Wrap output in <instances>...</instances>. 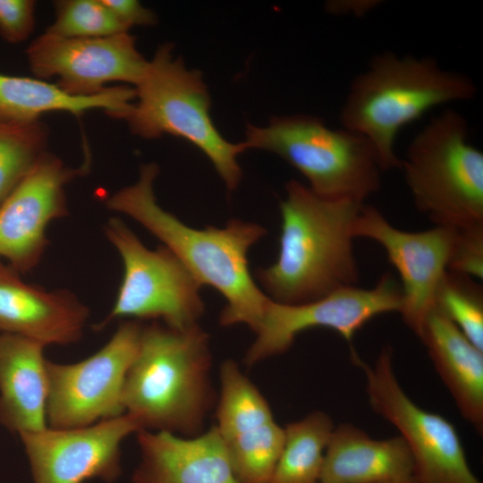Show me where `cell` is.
Returning <instances> with one entry per match:
<instances>
[{
    "mask_svg": "<svg viewBox=\"0 0 483 483\" xmlns=\"http://www.w3.org/2000/svg\"><path fill=\"white\" fill-rule=\"evenodd\" d=\"M242 142L245 151L283 158L324 198L365 203L381 188L383 170L371 143L351 130L331 129L318 117L277 116L262 127L248 124Z\"/></svg>",
    "mask_w": 483,
    "mask_h": 483,
    "instance_id": "obj_7",
    "label": "cell"
},
{
    "mask_svg": "<svg viewBox=\"0 0 483 483\" xmlns=\"http://www.w3.org/2000/svg\"><path fill=\"white\" fill-rule=\"evenodd\" d=\"M142 326L123 322L96 353L72 364L47 360V423L52 428L92 425L124 412L125 377L140 347Z\"/></svg>",
    "mask_w": 483,
    "mask_h": 483,
    "instance_id": "obj_10",
    "label": "cell"
},
{
    "mask_svg": "<svg viewBox=\"0 0 483 483\" xmlns=\"http://www.w3.org/2000/svg\"><path fill=\"white\" fill-rule=\"evenodd\" d=\"M319 483H419L416 465L399 435L374 439L352 423L335 427Z\"/></svg>",
    "mask_w": 483,
    "mask_h": 483,
    "instance_id": "obj_19",
    "label": "cell"
},
{
    "mask_svg": "<svg viewBox=\"0 0 483 483\" xmlns=\"http://www.w3.org/2000/svg\"><path fill=\"white\" fill-rule=\"evenodd\" d=\"M47 136L40 121L0 123V205L47 151Z\"/></svg>",
    "mask_w": 483,
    "mask_h": 483,
    "instance_id": "obj_24",
    "label": "cell"
},
{
    "mask_svg": "<svg viewBox=\"0 0 483 483\" xmlns=\"http://www.w3.org/2000/svg\"><path fill=\"white\" fill-rule=\"evenodd\" d=\"M44 348L35 340L0 333V422L19 435L47 428Z\"/></svg>",
    "mask_w": 483,
    "mask_h": 483,
    "instance_id": "obj_20",
    "label": "cell"
},
{
    "mask_svg": "<svg viewBox=\"0 0 483 483\" xmlns=\"http://www.w3.org/2000/svg\"><path fill=\"white\" fill-rule=\"evenodd\" d=\"M72 168L45 151L0 205V258L19 273L38 266L48 244L47 228L68 215L65 187L89 169Z\"/></svg>",
    "mask_w": 483,
    "mask_h": 483,
    "instance_id": "obj_15",
    "label": "cell"
},
{
    "mask_svg": "<svg viewBox=\"0 0 483 483\" xmlns=\"http://www.w3.org/2000/svg\"><path fill=\"white\" fill-rule=\"evenodd\" d=\"M33 0H0V35L10 43H20L31 34L35 25Z\"/></svg>",
    "mask_w": 483,
    "mask_h": 483,
    "instance_id": "obj_28",
    "label": "cell"
},
{
    "mask_svg": "<svg viewBox=\"0 0 483 483\" xmlns=\"http://www.w3.org/2000/svg\"><path fill=\"white\" fill-rule=\"evenodd\" d=\"M89 317V308L72 292L28 284L0 258V333L45 346L67 345L80 339Z\"/></svg>",
    "mask_w": 483,
    "mask_h": 483,
    "instance_id": "obj_17",
    "label": "cell"
},
{
    "mask_svg": "<svg viewBox=\"0 0 483 483\" xmlns=\"http://www.w3.org/2000/svg\"><path fill=\"white\" fill-rule=\"evenodd\" d=\"M334 428L331 417L322 411L287 424L270 483H319L325 452Z\"/></svg>",
    "mask_w": 483,
    "mask_h": 483,
    "instance_id": "obj_23",
    "label": "cell"
},
{
    "mask_svg": "<svg viewBox=\"0 0 483 483\" xmlns=\"http://www.w3.org/2000/svg\"><path fill=\"white\" fill-rule=\"evenodd\" d=\"M418 337L461 415L483 435V351L433 307Z\"/></svg>",
    "mask_w": 483,
    "mask_h": 483,
    "instance_id": "obj_21",
    "label": "cell"
},
{
    "mask_svg": "<svg viewBox=\"0 0 483 483\" xmlns=\"http://www.w3.org/2000/svg\"><path fill=\"white\" fill-rule=\"evenodd\" d=\"M135 98V89L123 85L108 87L95 96L77 97L44 80L0 73L1 123H33L49 112L79 116L93 109H101L113 118L125 119Z\"/></svg>",
    "mask_w": 483,
    "mask_h": 483,
    "instance_id": "obj_22",
    "label": "cell"
},
{
    "mask_svg": "<svg viewBox=\"0 0 483 483\" xmlns=\"http://www.w3.org/2000/svg\"><path fill=\"white\" fill-rule=\"evenodd\" d=\"M352 232L354 238L372 240L386 251L401 278L400 314L418 336L427 314L434 307L436 288L447 271L456 230L441 226L421 232L400 230L377 208L363 204Z\"/></svg>",
    "mask_w": 483,
    "mask_h": 483,
    "instance_id": "obj_13",
    "label": "cell"
},
{
    "mask_svg": "<svg viewBox=\"0 0 483 483\" xmlns=\"http://www.w3.org/2000/svg\"><path fill=\"white\" fill-rule=\"evenodd\" d=\"M208 335L198 325L142 326L137 356L122 394L124 412L142 429L191 437L203 432L215 404Z\"/></svg>",
    "mask_w": 483,
    "mask_h": 483,
    "instance_id": "obj_3",
    "label": "cell"
},
{
    "mask_svg": "<svg viewBox=\"0 0 483 483\" xmlns=\"http://www.w3.org/2000/svg\"><path fill=\"white\" fill-rule=\"evenodd\" d=\"M137 440L133 483H239L216 425L191 437L141 429Z\"/></svg>",
    "mask_w": 483,
    "mask_h": 483,
    "instance_id": "obj_18",
    "label": "cell"
},
{
    "mask_svg": "<svg viewBox=\"0 0 483 483\" xmlns=\"http://www.w3.org/2000/svg\"><path fill=\"white\" fill-rule=\"evenodd\" d=\"M54 7L55 21L46 30L51 35L89 38L128 32L103 0H58Z\"/></svg>",
    "mask_w": 483,
    "mask_h": 483,
    "instance_id": "obj_26",
    "label": "cell"
},
{
    "mask_svg": "<svg viewBox=\"0 0 483 483\" xmlns=\"http://www.w3.org/2000/svg\"><path fill=\"white\" fill-rule=\"evenodd\" d=\"M285 190L278 257L256 271L265 293L280 303L300 304L357 286L352 230L365 203L321 197L296 180Z\"/></svg>",
    "mask_w": 483,
    "mask_h": 483,
    "instance_id": "obj_2",
    "label": "cell"
},
{
    "mask_svg": "<svg viewBox=\"0 0 483 483\" xmlns=\"http://www.w3.org/2000/svg\"><path fill=\"white\" fill-rule=\"evenodd\" d=\"M155 163L140 166L138 180L106 199V206L146 228L171 250L201 285L215 288L226 304L220 313L223 326L244 324L259 329L270 298L256 284L249 266L250 249L266 233L255 223L232 219L224 227L197 229L159 206L154 182Z\"/></svg>",
    "mask_w": 483,
    "mask_h": 483,
    "instance_id": "obj_1",
    "label": "cell"
},
{
    "mask_svg": "<svg viewBox=\"0 0 483 483\" xmlns=\"http://www.w3.org/2000/svg\"><path fill=\"white\" fill-rule=\"evenodd\" d=\"M131 415L73 428H46L20 434L35 483L114 481L121 474V445L141 430Z\"/></svg>",
    "mask_w": 483,
    "mask_h": 483,
    "instance_id": "obj_14",
    "label": "cell"
},
{
    "mask_svg": "<svg viewBox=\"0 0 483 483\" xmlns=\"http://www.w3.org/2000/svg\"><path fill=\"white\" fill-rule=\"evenodd\" d=\"M448 271L483 278V226L456 230Z\"/></svg>",
    "mask_w": 483,
    "mask_h": 483,
    "instance_id": "obj_27",
    "label": "cell"
},
{
    "mask_svg": "<svg viewBox=\"0 0 483 483\" xmlns=\"http://www.w3.org/2000/svg\"><path fill=\"white\" fill-rule=\"evenodd\" d=\"M26 55L38 79L55 77L61 89L77 97L97 95L108 88L109 82L136 87L148 64L129 32L73 38L45 31L30 44Z\"/></svg>",
    "mask_w": 483,
    "mask_h": 483,
    "instance_id": "obj_12",
    "label": "cell"
},
{
    "mask_svg": "<svg viewBox=\"0 0 483 483\" xmlns=\"http://www.w3.org/2000/svg\"><path fill=\"white\" fill-rule=\"evenodd\" d=\"M366 377L372 410L394 426L413 457L419 483H481L471 470L454 426L418 406L404 392L394 370L393 352L384 347L370 366L351 356Z\"/></svg>",
    "mask_w": 483,
    "mask_h": 483,
    "instance_id": "obj_9",
    "label": "cell"
},
{
    "mask_svg": "<svg viewBox=\"0 0 483 483\" xmlns=\"http://www.w3.org/2000/svg\"><path fill=\"white\" fill-rule=\"evenodd\" d=\"M476 94L470 77L445 70L430 56L384 52L352 80L339 119L343 128L371 143L385 172L401 168L395 152L401 129L434 107L468 101Z\"/></svg>",
    "mask_w": 483,
    "mask_h": 483,
    "instance_id": "obj_4",
    "label": "cell"
},
{
    "mask_svg": "<svg viewBox=\"0 0 483 483\" xmlns=\"http://www.w3.org/2000/svg\"><path fill=\"white\" fill-rule=\"evenodd\" d=\"M215 424L239 483H270L284 430L257 386L232 360L220 368Z\"/></svg>",
    "mask_w": 483,
    "mask_h": 483,
    "instance_id": "obj_16",
    "label": "cell"
},
{
    "mask_svg": "<svg viewBox=\"0 0 483 483\" xmlns=\"http://www.w3.org/2000/svg\"><path fill=\"white\" fill-rule=\"evenodd\" d=\"M118 21L127 30L133 26H154L156 13L136 0H103Z\"/></svg>",
    "mask_w": 483,
    "mask_h": 483,
    "instance_id": "obj_29",
    "label": "cell"
},
{
    "mask_svg": "<svg viewBox=\"0 0 483 483\" xmlns=\"http://www.w3.org/2000/svg\"><path fill=\"white\" fill-rule=\"evenodd\" d=\"M465 117L447 108L412 139L401 169L415 208L435 226H483V153Z\"/></svg>",
    "mask_w": 483,
    "mask_h": 483,
    "instance_id": "obj_5",
    "label": "cell"
},
{
    "mask_svg": "<svg viewBox=\"0 0 483 483\" xmlns=\"http://www.w3.org/2000/svg\"><path fill=\"white\" fill-rule=\"evenodd\" d=\"M104 233L122 258L123 275L113 309L95 330L117 318L161 319L175 329L198 325L205 309L202 285L171 250H149L117 217Z\"/></svg>",
    "mask_w": 483,
    "mask_h": 483,
    "instance_id": "obj_8",
    "label": "cell"
},
{
    "mask_svg": "<svg viewBox=\"0 0 483 483\" xmlns=\"http://www.w3.org/2000/svg\"><path fill=\"white\" fill-rule=\"evenodd\" d=\"M173 49L170 43L157 47L134 88L136 98L124 120L131 131L143 139L169 134L190 142L233 191L242 177L238 163L245 151L242 142L232 143L221 135L210 116V96L201 73L189 70Z\"/></svg>",
    "mask_w": 483,
    "mask_h": 483,
    "instance_id": "obj_6",
    "label": "cell"
},
{
    "mask_svg": "<svg viewBox=\"0 0 483 483\" xmlns=\"http://www.w3.org/2000/svg\"><path fill=\"white\" fill-rule=\"evenodd\" d=\"M402 292L400 283L386 272L369 289L357 286L336 291L316 301L284 304L270 299L257 337L248 349L247 366L285 352L301 332L325 327L337 332L355 353V334L375 317L400 313Z\"/></svg>",
    "mask_w": 483,
    "mask_h": 483,
    "instance_id": "obj_11",
    "label": "cell"
},
{
    "mask_svg": "<svg viewBox=\"0 0 483 483\" xmlns=\"http://www.w3.org/2000/svg\"><path fill=\"white\" fill-rule=\"evenodd\" d=\"M434 307L483 351V289L478 280L447 270L436 288Z\"/></svg>",
    "mask_w": 483,
    "mask_h": 483,
    "instance_id": "obj_25",
    "label": "cell"
}]
</instances>
